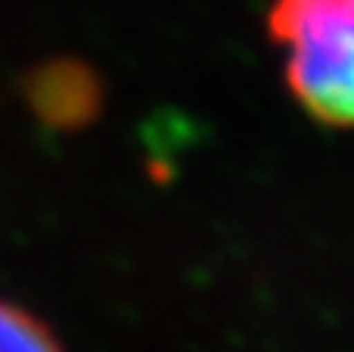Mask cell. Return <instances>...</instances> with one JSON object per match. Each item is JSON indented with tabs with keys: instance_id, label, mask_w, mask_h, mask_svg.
<instances>
[{
	"instance_id": "1",
	"label": "cell",
	"mask_w": 354,
	"mask_h": 352,
	"mask_svg": "<svg viewBox=\"0 0 354 352\" xmlns=\"http://www.w3.org/2000/svg\"><path fill=\"white\" fill-rule=\"evenodd\" d=\"M286 85L311 118L354 128V0H270Z\"/></svg>"
},
{
	"instance_id": "2",
	"label": "cell",
	"mask_w": 354,
	"mask_h": 352,
	"mask_svg": "<svg viewBox=\"0 0 354 352\" xmlns=\"http://www.w3.org/2000/svg\"><path fill=\"white\" fill-rule=\"evenodd\" d=\"M25 100L50 128H81L100 112L97 72L78 60L41 62L25 78Z\"/></svg>"
},
{
	"instance_id": "3",
	"label": "cell",
	"mask_w": 354,
	"mask_h": 352,
	"mask_svg": "<svg viewBox=\"0 0 354 352\" xmlns=\"http://www.w3.org/2000/svg\"><path fill=\"white\" fill-rule=\"evenodd\" d=\"M0 352H62V343L35 312L0 299Z\"/></svg>"
}]
</instances>
